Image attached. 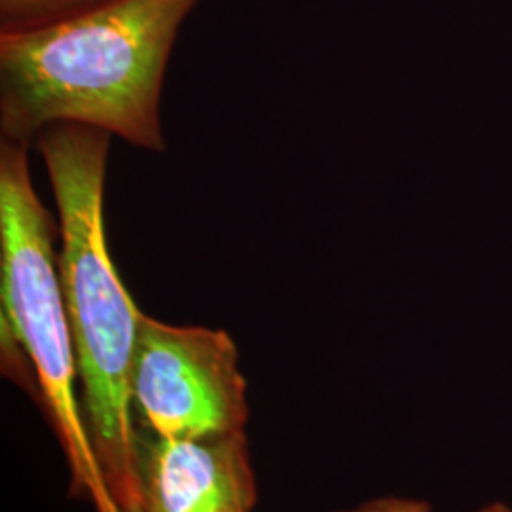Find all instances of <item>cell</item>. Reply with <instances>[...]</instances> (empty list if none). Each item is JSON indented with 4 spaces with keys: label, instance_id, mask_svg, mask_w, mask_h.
<instances>
[{
    "label": "cell",
    "instance_id": "3957f363",
    "mask_svg": "<svg viewBox=\"0 0 512 512\" xmlns=\"http://www.w3.org/2000/svg\"><path fill=\"white\" fill-rule=\"evenodd\" d=\"M27 148L0 143L2 334L18 342L40 385L73 473L99 512H116L76 397V351L54 253L55 224L35 192Z\"/></svg>",
    "mask_w": 512,
    "mask_h": 512
},
{
    "label": "cell",
    "instance_id": "6da1fadb",
    "mask_svg": "<svg viewBox=\"0 0 512 512\" xmlns=\"http://www.w3.org/2000/svg\"><path fill=\"white\" fill-rule=\"evenodd\" d=\"M200 0H116L21 33H0V133L29 147L46 129H101L164 152L162 90L184 19Z\"/></svg>",
    "mask_w": 512,
    "mask_h": 512
},
{
    "label": "cell",
    "instance_id": "5b68a950",
    "mask_svg": "<svg viewBox=\"0 0 512 512\" xmlns=\"http://www.w3.org/2000/svg\"><path fill=\"white\" fill-rule=\"evenodd\" d=\"M256 478L243 433L141 444V512H253Z\"/></svg>",
    "mask_w": 512,
    "mask_h": 512
},
{
    "label": "cell",
    "instance_id": "277c9868",
    "mask_svg": "<svg viewBox=\"0 0 512 512\" xmlns=\"http://www.w3.org/2000/svg\"><path fill=\"white\" fill-rule=\"evenodd\" d=\"M133 406L154 437L209 439L243 433L247 384L228 332L141 317Z\"/></svg>",
    "mask_w": 512,
    "mask_h": 512
},
{
    "label": "cell",
    "instance_id": "7a4b0ae2",
    "mask_svg": "<svg viewBox=\"0 0 512 512\" xmlns=\"http://www.w3.org/2000/svg\"><path fill=\"white\" fill-rule=\"evenodd\" d=\"M37 145L59 211L57 264L93 452L116 512H141L143 439L131 380L143 311L116 272L105 238L110 135L61 124L40 133Z\"/></svg>",
    "mask_w": 512,
    "mask_h": 512
},
{
    "label": "cell",
    "instance_id": "52a82bcc",
    "mask_svg": "<svg viewBox=\"0 0 512 512\" xmlns=\"http://www.w3.org/2000/svg\"><path fill=\"white\" fill-rule=\"evenodd\" d=\"M338 512H433L431 505L423 499H414V497H397V495H384V497H374L368 499L365 503ZM476 512H512L511 505L503 501H494L486 507H482Z\"/></svg>",
    "mask_w": 512,
    "mask_h": 512
},
{
    "label": "cell",
    "instance_id": "8992f818",
    "mask_svg": "<svg viewBox=\"0 0 512 512\" xmlns=\"http://www.w3.org/2000/svg\"><path fill=\"white\" fill-rule=\"evenodd\" d=\"M116 0H0V33H21L74 18Z\"/></svg>",
    "mask_w": 512,
    "mask_h": 512
}]
</instances>
